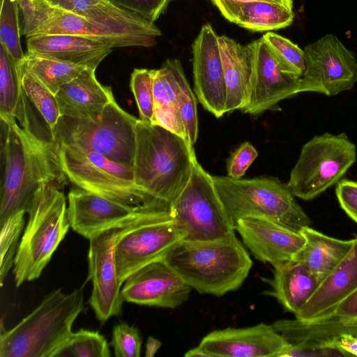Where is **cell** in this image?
Returning <instances> with one entry per match:
<instances>
[{"mask_svg":"<svg viewBox=\"0 0 357 357\" xmlns=\"http://www.w3.org/2000/svg\"><path fill=\"white\" fill-rule=\"evenodd\" d=\"M1 161L0 224L21 211H27L39 187L47 183L61 188L67 177L61 162L59 147L32 127L1 119Z\"/></svg>","mask_w":357,"mask_h":357,"instance_id":"obj_1","label":"cell"},{"mask_svg":"<svg viewBox=\"0 0 357 357\" xmlns=\"http://www.w3.org/2000/svg\"><path fill=\"white\" fill-rule=\"evenodd\" d=\"M197 160L193 145L165 128L138 120L134 180L151 199L170 206L188 184Z\"/></svg>","mask_w":357,"mask_h":357,"instance_id":"obj_2","label":"cell"},{"mask_svg":"<svg viewBox=\"0 0 357 357\" xmlns=\"http://www.w3.org/2000/svg\"><path fill=\"white\" fill-rule=\"evenodd\" d=\"M162 259L192 289L217 296L238 289L252 266L235 232L213 241L181 240Z\"/></svg>","mask_w":357,"mask_h":357,"instance_id":"obj_3","label":"cell"},{"mask_svg":"<svg viewBox=\"0 0 357 357\" xmlns=\"http://www.w3.org/2000/svg\"><path fill=\"white\" fill-rule=\"evenodd\" d=\"M83 309L82 289L70 294L53 290L14 327L1 328L0 356L52 357L73 333V323Z\"/></svg>","mask_w":357,"mask_h":357,"instance_id":"obj_4","label":"cell"},{"mask_svg":"<svg viewBox=\"0 0 357 357\" xmlns=\"http://www.w3.org/2000/svg\"><path fill=\"white\" fill-rule=\"evenodd\" d=\"M67 207L58 185L44 183L37 190L14 260L17 287L39 278L50 261L70 227Z\"/></svg>","mask_w":357,"mask_h":357,"instance_id":"obj_5","label":"cell"},{"mask_svg":"<svg viewBox=\"0 0 357 357\" xmlns=\"http://www.w3.org/2000/svg\"><path fill=\"white\" fill-rule=\"evenodd\" d=\"M213 179L234 228L247 217L269 219L298 232L311 224L287 184L277 178L213 176Z\"/></svg>","mask_w":357,"mask_h":357,"instance_id":"obj_6","label":"cell"},{"mask_svg":"<svg viewBox=\"0 0 357 357\" xmlns=\"http://www.w3.org/2000/svg\"><path fill=\"white\" fill-rule=\"evenodd\" d=\"M184 236L169 206L159 202L141 204L134 217L120 227L116 241L120 282L123 284L137 269L163 258Z\"/></svg>","mask_w":357,"mask_h":357,"instance_id":"obj_7","label":"cell"},{"mask_svg":"<svg viewBox=\"0 0 357 357\" xmlns=\"http://www.w3.org/2000/svg\"><path fill=\"white\" fill-rule=\"evenodd\" d=\"M138 120L114 100L94 121L61 116L52 138L58 146L96 152L132 166Z\"/></svg>","mask_w":357,"mask_h":357,"instance_id":"obj_8","label":"cell"},{"mask_svg":"<svg viewBox=\"0 0 357 357\" xmlns=\"http://www.w3.org/2000/svg\"><path fill=\"white\" fill-rule=\"evenodd\" d=\"M356 156V146L346 133L316 135L303 146L287 186L295 197L314 199L342 180Z\"/></svg>","mask_w":357,"mask_h":357,"instance_id":"obj_9","label":"cell"},{"mask_svg":"<svg viewBox=\"0 0 357 357\" xmlns=\"http://www.w3.org/2000/svg\"><path fill=\"white\" fill-rule=\"evenodd\" d=\"M59 147L63 171L77 187L132 206L158 202L135 184L132 165L113 161L93 151Z\"/></svg>","mask_w":357,"mask_h":357,"instance_id":"obj_10","label":"cell"},{"mask_svg":"<svg viewBox=\"0 0 357 357\" xmlns=\"http://www.w3.org/2000/svg\"><path fill=\"white\" fill-rule=\"evenodd\" d=\"M171 211L184 233L183 240L213 241L234 233L213 176L197 160L194 162L188 184L171 207Z\"/></svg>","mask_w":357,"mask_h":357,"instance_id":"obj_11","label":"cell"},{"mask_svg":"<svg viewBox=\"0 0 357 357\" xmlns=\"http://www.w3.org/2000/svg\"><path fill=\"white\" fill-rule=\"evenodd\" d=\"M305 70L299 93L335 96L353 88L357 82V61L333 34L305 47Z\"/></svg>","mask_w":357,"mask_h":357,"instance_id":"obj_12","label":"cell"},{"mask_svg":"<svg viewBox=\"0 0 357 357\" xmlns=\"http://www.w3.org/2000/svg\"><path fill=\"white\" fill-rule=\"evenodd\" d=\"M119 229H109L89 239V279L93 288L89 303L102 323L121 314L124 301L115 259Z\"/></svg>","mask_w":357,"mask_h":357,"instance_id":"obj_13","label":"cell"},{"mask_svg":"<svg viewBox=\"0 0 357 357\" xmlns=\"http://www.w3.org/2000/svg\"><path fill=\"white\" fill-rule=\"evenodd\" d=\"M289 347L272 325L261 323L213 331L202 338L197 348L203 357H283Z\"/></svg>","mask_w":357,"mask_h":357,"instance_id":"obj_14","label":"cell"},{"mask_svg":"<svg viewBox=\"0 0 357 357\" xmlns=\"http://www.w3.org/2000/svg\"><path fill=\"white\" fill-rule=\"evenodd\" d=\"M194 91L201 105L215 117L226 112L227 88L218 36L204 24L192 45Z\"/></svg>","mask_w":357,"mask_h":357,"instance_id":"obj_15","label":"cell"},{"mask_svg":"<svg viewBox=\"0 0 357 357\" xmlns=\"http://www.w3.org/2000/svg\"><path fill=\"white\" fill-rule=\"evenodd\" d=\"M123 284L124 301L165 308L182 305L192 289L162 258L137 269Z\"/></svg>","mask_w":357,"mask_h":357,"instance_id":"obj_16","label":"cell"},{"mask_svg":"<svg viewBox=\"0 0 357 357\" xmlns=\"http://www.w3.org/2000/svg\"><path fill=\"white\" fill-rule=\"evenodd\" d=\"M139 206L123 204L79 188L68 194L70 227L89 240L105 230L123 226Z\"/></svg>","mask_w":357,"mask_h":357,"instance_id":"obj_17","label":"cell"},{"mask_svg":"<svg viewBox=\"0 0 357 357\" xmlns=\"http://www.w3.org/2000/svg\"><path fill=\"white\" fill-rule=\"evenodd\" d=\"M234 229L257 259L273 266L294 259L305 242L300 232L264 218H242Z\"/></svg>","mask_w":357,"mask_h":357,"instance_id":"obj_18","label":"cell"},{"mask_svg":"<svg viewBox=\"0 0 357 357\" xmlns=\"http://www.w3.org/2000/svg\"><path fill=\"white\" fill-rule=\"evenodd\" d=\"M256 76L244 113L257 116L275 108L282 100L299 93L301 78L284 73L269 45L257 40Z\"/></svg>","mask_w":357,"mask_h":357,"instance_id":"obj_19","label":"cell"},{"mask_svg":"<svg viewBox=\"0 0 357 357\" xmlns=\"http://www.w3.org/2000/svg\"><path fill=\"white\" fill-rule=\"evenodd\" d=\"M57 8L131 37L145 47L155 45L162 34L154 23L111 0H61Z\"/></svg>","mask_w":357,"mask_h":357,"instance_id":"obj_20","label":"cell"},{"mask_svg":"<svg viewBox=\"0 0 357 357\" xmlns=\"http://www.w3.org/2000/svg\"><path fill=\"white\" fill-rule=\"evenodd\" d=\"M218 43L227 88L226 112L242 110L249 101L255 80L257 40L242 45L221 36Z\"/></svg>","mask_w":357,"mask_h":357,"instance_id":"obj_21","label":"cell"},{"mask_svg":"<svg viewBox=\"0 0 357 357\" xmlns=\"http://www.w3.org/2000/svg\"><path fill=\"white\" fill-rule=\"evenodd\" d=\"M357 289V236L349 253L319 284L307 303L295 314L301 321L330 316L337 306Z\"/></svg>","mask_w":357,"mask_h":357,"instance_id":"obj_22","label":"cell"},{"mask_svg":"<svg viewBox=\"0 0 357 357\" xmlns=\"http://www.w3.org/2000/svg\"><path fill=\"white\" fill-rule=\"evenodd\" d=\"M27 53L96 70L112 52L111 46L68 34L34 35L26 38Z\"/></svg>","mask_w":357,"mask_h":357,"instance_id":"obj_23","label":"cell"},{"mask_svg":"<svg viewBox=\"0 0 357 357\" xmlns=\"http://www.w3.org/2000/svg\"><path fill=\"white\" fill-rule=\"evenodd\" d=\"M95 72L87 68L60 86L56 98L61 116L94 121L115 100L112 88L100 84Z\"/></svg>","mask_w":357,"mask_h":357,"instance_id":"obj_24","label":"cell"},{"mask_svg":"<svg viewBox=\"0 0 357 357\" xmlns=\"http://www.w3.org/2000/svg\"><path fill=\"white\" fill-rule=\"evenodd\" d=\"M271 325L289 343L301 348H333L332 344L342 336L357 337V317L329 316L313 321L280 319Z\"/></svg>","mask_w":357,"mask_h":357,"instance_id":"obj_25","label":"cell"},{"mask_svg":"<svg viewBox=\"0 0 357 357\" xmlns=\"http://www.w3.org/2000/svg\"><path fill=\"white\" fill-rule=\"evenodd\" d=\"M273 267V277L261 278L271 287L264 294L275 298L287 311L295 314L312 296L319 282L309 268L296 259Z\"/></svg>","mask_w":357,"mask_h":357,"instance_id":"obj_26","label":"cell"},{"mask_svg":"<svg viewBox=\"0 0 357 357\" xmlns=\"http://www.w3.org/2000/svg\"><path fill=\"white\" fill-rule=\"evenodd\" d=\"M183 70L180 61L176 59H168L159 69L154 70L153 124L160 125L188 142L178 99L179 77Z\"/></svg>","mask_w":357,"mask_h":357,"instance_id":"obj_27","label":"cell"},{"mask_svg":"<svg viewBox=\"0 0 357 357\" xmlns=\"http://www.w3.org/2000/svg\"><path fill=\"white\" fill-rule=\"evenodd\" d=\"M300 233L305 242L294 259L303 262L319 284L346 257L355 243V238H333L310 226L303 227Z\"/></svg>","mask_w":357,"mask_h":357,"instance_id":"obj_28","label":"cell"},{"mask_svg":"<svg viewBox=\"0 0 357 357\" xmlns=\"http://www.w3.org/2000/svg\"><path fill=\"white\" fill-rule=\"evenodd\" d=\"M43 34H68L84 37L105 43L113 48L143 47L139 41L131 37L59 8L54 9L50 17L32 36Z\"/></svg>","mask_w":357,"mask_h":357,"instance_id":"obj_29","label":"cell"},{"mask_svg":"<svg viewBox=\"0 0 357 357\" xmlns=\"http://www.w3.org/2000/svg\"><path fill=\"white\" fill-rule=\"evenodd\" d=\"M27 98L21 86L16 65L0 43V117L3 121H21L27 110Z\"/></svg>","mask_w":357,"mask_h":357,"instance_id":"obj_30","label":"cell"},{"mask_svg":"<svg viewBox=\"0 0 357 357\" xmlns=\"http://www.w3.org/2000/svg\"><path fill=\"white\" fill-rule=\"evenodd\" d=\"M294 13L272 1H252L242 5L234 24L251 31L278 30L291 25Z\"/></svg>","mask_w":357,"mask_h":357,"instance_id":"obj_31","label":"cell"},{"mask_svg":"<svg viewBox=\"0 0 357 357\" xmlns=\"http://www.w3.org/2000/svg\"><path fill=\"white\" fill-rule=\"evenodd\" d=\"M18 68L33 75L55 95L61 85L87 68L27 52L16 68Z\"/></svg>","mask_w":357,"mask_h":357,"instance_id":"obj_32","label":"cell"},{"mask_svg":"<svg viewBox=\"0 0 357 357\" xmlns=\"http://www.w3.org/2000/svg\"><path fill=\"white\" fill-rule=\"evenodd\" d=\"M17 71L25 96L45 121L52 137L61 116L56 95L31 73L20 68Z\"/></svg>","mask_w":357,"mask_h":357,"instance_id":"obj_33","label":"cell"},{"mask_svg":"<svg viewBox=\"0 0 357 357\" xmlns=\"http://www.w3.org/2000/svg\"><path fill=\"white\" fill-rule=\"evenodd\" d=\"M107 339L98 331L81 328L72 333L52 357H109Z\"/></svg>","mask_w":357,"mask_h":357,"instance_id":"obj_34","label":"cell"},{"mask_svg":"<svg viewBox=\"0 0 357 357\" xmlns=\"http://www.w3.org/2000/svg\"><path fill=\"white\" fill-rule=\"evenodd\" d=\"M19 8L18 0H1L0 43L6 49L16 68L24 56L20 43Z\"/></svg>","mask_w":357,"mask_h":357,"instance_id":"obj_35","label":"cell"},{"mask_svg":"<svg viewBox=\"0 0 357 357\" xmlns=\"http://www.w3.org/2000/svg\"><path fill=\"white\" fill-rule=\"evenodd\" d=\"M24 211H19L6 219L1 225L0 233V283L1 286L14 265L19 240L24 229Z\"/></svg>","mask_w":357,"mask_h":357,"instance_id":"obj_36","label":"cell"},{"mask_svg":"<svg viewBox=\"0 0 357 357\" xmlns=\"http://www.w3.org/2000/svg\"><path fill=\"white\" fill-rule=\"evenodd\" d=\"M263 38L275 54L282 70L301 77L305 70L304 51L289 39L273 32L265 33Z\"/></svg>","mask_w":357,"mask_h":357,"instance_id":"obj_37","label":"cell"},{"mask_svg":"<svg viewBox=\"0 0 357 357\" xmlns=\"http://www.w3.org/2000/svg\"><path fill=\"white\" fill-rule=\"evenodd\" d=\"M154 70L135 68L131 73L130 81L139 110V119L151 123L154 121Z\"/></svg>","mask_w":357,"mask_h":357,"instance_id":"obj_38","label":"cell"},{"mask_svg":"<svg viewBox=\"0 0 357 357\" xmlns=\"http://www.w3.org/2000/svg\"><path fill=\"white\" fill-rule=\"evenodd\" d=\"M179 107L188 142L194 145L198 135L197 100L183 70L179 77Z\"/></svg>","mask_w":357,"mask_h":357,"instance_id":"obj_39","label":"cell"},{"mask_svg":"<svg viewBox=\"0 0 357 357\" xmlns=\"http://www.w3.org/2000/svg\"><path fill=\"white\" fill-rule=\"evenodd\" d=\"M142 337L137 328L121 322L114 326L111 344L116 357H139Z\"/></svg>","mask_w":357,"mask_h":357,"instance_id":"obj_40","label":"cell"},{"mask_svg":"<svg viewBox=\"0 0 357 357\" xmlns=\"http://www.w3.org/2000/svg\"><path fill=\"white\" fill-rule=\"evenodd\" d=\"M18 3L23 15L21 34L26 38L32 36L55 8L42 0H18Z\"/></svg>","mask_w":357,"mask_h":357,"instance_id":"obj_41","label":"cell"},{"mask_svg":"<svg viewBox=\"0 0 357 357\" xmlns=\"http://www.w3.org/2000/svg\"><path fill=\"white\" fill-rule=\"evenodd\" d=\"M118 6L154 23L173 0H111Z\"/></svg>","mask_w":357,"mask_h":357,"instance_id":"obj_42","label":"cell"},{"mask_svg":"<svg viewBox=\"0 0 357 357\" xmlns=\"http://www.w3.org/2000/svg\"><path fill=\"white\" fill-rule=\"evenodd\" d=\"M257 156L258 152L252 144L248 142L241 144L227 160V176L241 178Z\"/></svg>","mask_w":357,"mask_h":357,"instance_id":"obj_43","label":"cell"},{"mask_svg":"<svg viewBox=\"0 0 357 357\" xmlns=\"http://www.w3.org/2000/svg\"><path fill=\"white\" fill-rule=\"evenodd\" d=\"M335 194L340 207L357 223V181L340 180L337 183Z\"/></svg>","mask_w":357,"mask_h":357,"instance_id":"obj_44","label":"cell"},{"mask_svg":"<svg viewBox=\"0 0 357 357\" xmlns=\"http://www.w3.org/2000/svg\"><path fill=\"white\" fill-rule=\"evenodd\" d=\"M218 8L222 16L231 23L235 22L236 17L242 5L252 1L272 0H210Z\"/></svg>","mask_w":357,"mask_h":357,"instance_id":"obj_45","label":"cell"},{"mask_svg":"<svg viewBox=\"0 0 357 357\" xmlns=\"http://www.w3.org/2000/svg\"><path fill=\"white\" fill-rule=\"evenodd\" d=\"M330 316L340 318L357 317V289L344 299Z\"/></svg>","mask_w":357,"mask_h":357,"instance_id":"obj_46","label":"cell"},{"mask_svg":"<svg viewBox=\"0 0 357 357\" xmlns=\"http://www.w3.org/2000/svg\"><path fill=\"white\" fill-rule=\"evenodd\" d=\"M332 347L340 350L344 356H357V337L342 336L332 344Z\"/></svg>","mask_w":357,"mask_h":357,"instance_id":"obj_47","label":"cell"},{"mask_svg":"<svg viewBox=\"0 0 357 357\" xmlns=\"http://www.w3.org/2000/svg\"><path fill=\"white\" fill-rule=\"evenodd\" d=\"M160 347L161 342L160 340L152 336H149L146 340L145 356H153Z\"/></svg>","mask_w":357,"mask_h":357,"instance_id":"obj_48","label":"cell"},{"mask_svg":"<svg viewBox=\"0 0 357 357\" xmlns=\"http://www.w3.org/2000/svg\"><path fill=\"white\" fill-rule=\"evenodd\" d=\"M272 1L283 5L290 10H292V8H293V1L292 0H272Z\"/></svg>","mask_w":357,"mask_h":357,"instance_id":"obj_49","label":"cell"},{"mask_svg":"<svg viewBox=\"0 0 357 357\" xmlns=\"http://www.w3.org/2000/svg\"><path fill=\"white\" fill-rule=\"evenodd\" d=\"M54 8H57L61 0H42Z\"/></svg>","mask_w":357,"mask_h":357,"instance_id":"obj_50","label":"cell"}]
</instances>
